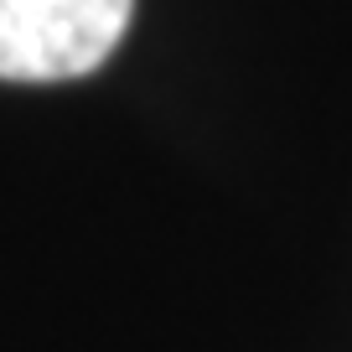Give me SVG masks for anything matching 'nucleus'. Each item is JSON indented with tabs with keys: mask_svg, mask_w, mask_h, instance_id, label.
I'll return each mask as SVG.
<instances>
[{
	"mask_svg": "<svg viewBox=\"0 0 352 352\" xmlns=\"http://www.w3.org/2000/svg\"><path fill=\"white\" fill-rule=\"evenodd\" d=\"M135 0H0V78L67 83L120 47Z\"/></svg>",
	"mask_w": 352,
	"mask_h": 352,
	"instance_id": "1",
	"label": "nucleus"
}]
</instances>
